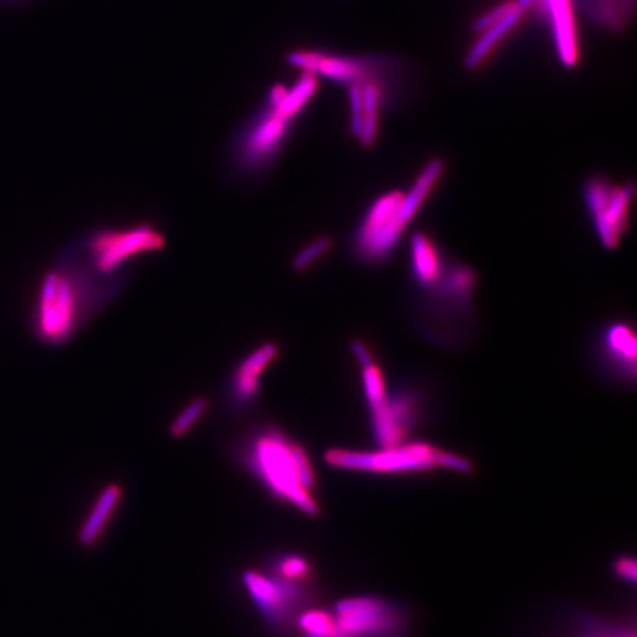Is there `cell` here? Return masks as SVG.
<instances>
[{
    "label": "cell",
    "instance_id": "cell-25",
    "mask_svg": "<svg viewBox=\"0 0 637 637\" xmlns=\"http://www.w3.org/2000/svg\"><path fill=\"white\" fill-rule=\"evenodd\" d=\"M615 571H617V574L621 577V579L635 583L637 577L635 559L629 558V556H624V558L618 559L617 564H615Z\"/></svg>",
    "mask_w": 637,
    "mask_h": 637
},
{
    "label": "cell",
    "instance_id": "cell-17",
    "mask_svg": "<svg viewBox=\"0 0 637 637\" xmlns=\"http://www.w3.org/2000/svg\"><path fill=\"white\" fill-rule=\"evenodd\" d=\"M546 6L552 18L559 58L567 67H573L577 62V40L570 0H546Z\"/></svg>",
    "mask_w": 637,
    "mask_h": 637
},
{
    "label": "cell",
    "instance_id": "cell-5",
    "mask_svg": "<svg viewBox=\"0 0 637 637\" xmlns=\"http://www.w3.org/2000/svg\"><path fill=\"white\" fill-rule=\"evenodd\" d=\"M294 121L270 89L263 107L229 141L226 158L233 172L241 177L269 173L284 151Z\"/></svg>",
    "mask_w": 637,
    "mask_h": 637
},
{
    "label": "cell",
    "instance_id": "cell-4",
    "mask_svg": "<svg viewBox=\"0 0 637 637\" xmlns=\"http://www.w3.org/2000/svg\"><path fill=\"white\" fill-rule=\"evenodd\" d=\"M166 247V235L144 222L123 228H98L67 245L87 269L107 281L129 282L130 266L141 257Z\"/></svg>",
    "mask_w": 637,
    "mask_h": 637
},
{
    "label": "cell",
    "instance_id": "cell-15",
    "mask_svg": "<svg viewBox=\"0 0 637 637\" xmlns=\"http://www.w3.org/2000/svg\"><path fill=\"white\" fill-rule=\"evenodd\" d=\"M123 487L118 483H110L98 493L92 508L87 512L85 521L77 531V542L83 548H95L99 540L107 531L108 525L116 517L121 500H123Z\"/></svg>",
    "mask_w": 637,
    "mask_h": 637
},
{
    "label": "cell",
    "instance_id": "cell-23",
    "mask_svg": "<svg viewBox=\"0 0 637 637\" xmlns=\"http://www.w3.org/2000/svg\"><path fill=\"white\" fill-rule=\"evenodd\" d=\"M517 2H506L502 3V5L496 6L492 11L487 12V14L481 15L478 20H475L474 26H472V30L475 33H483L484 30L492 27L493 24L499 23L500 20L506 17L512 9L515 8Z\"/></svg>",
    "mask_w": 637,
    "mask_h": 637
},
{
    "label": "cell",
    "instance_id": "cell-6",
    "mask_svg": "<svg viewBox=\"0 0 637 637\" xmlns=\"http://www.w3.org/2000/svg\"><path fill=\"white\" fill-rule=\"evenodd\" d=\"M351 351L362 369L363 391L379 449L406 443L407 435L418 422V399L410 391L388 393L382 369L362 341H353Z\"/></svg>",
    "mask_w": 637,
    "mask_h": 637
},
{
    "label": "cell",
    "instance_id": "cell-24",
    "mask_svg": "<svg viewBox=\"0 0 637 637\" xmlns=\"http://www.w3.org/2000/svg\"><path fill=\"white\" fill-rule=\"evenodd\" d=\"M580 637H636L635 633L624 627L607 626V624L587 621Z\"/></svg>",
    "mask_w": 637,
    "mask_h": 637
},
{
    "label": "cell",
    "instance_id": "cell-13",
    "mask_svg": "<svg viewBox=\"0 0 637 637\" xmlns=\"http://www.w3.org/2000/svg\"><path fill=\"white\" fill-rule=\"evenodd\" d=\"M292 67L300 68L303 73L322 76L341 85L363 86L368 83H379L378 68L374 62L366 59L335 57L313 51H292L287 55Z\"/></svg>",
    "mask_w": 637,
    "mask_h": 637
},
{
    "label": "cell",
    "instance_id": "cell-18",
    "mask_svg": "<svg viewBox=\"0 0 637 637\" xmlns=\"http://www.w3.org/2000/svg\"><path fill=\"white\" fill-rule=\"evenodd\" d=\"M525 14L524 9L520 8V5H515V8L506 15L499 23L493 24L489 29L484 30L481 33L480 39L472 46L471 51L468 52L465 58V65L468 70H475L480 67L486 58L492 54L494 46L499 45L502 42L503 37L508 36L512 30L520 23L522 15Z\"/></svg>",
    "mask_w": 637,
    "mask_h": 637
},
{
    "label": "cell",
    "instance_id": "cell-26",
    "mask_svg": "<svg viewBox=\"0 0 637 637\" xmlns=\"http://www.w3.org/2000/svg\"><path fill=\"white\" fill-rule=\"evenodd\" d=\"M533 2L534 0H517L518 5H520V8L524 9V11H527Z\"/></svg>",
    "mask_w": 637,
    "mask_h": 637
},
{
    "label": "cell",
    "instance_id": "cell-10",
    "mask_svg": "<svg viewBox=\"0 0 637 637\" xmlns=\"http://www.w3.org/2000/svg\"><path fill=\"white\" fill-rule=\"evenodd\" d=\"M242 584L267 626L284 630L294 624L307 601L309 584L282 579L272 571L245 570Z\"/></svg>",
    "mask_w": 637,
    "mask_h": 637
},
{
    "label": "cell",
    "instance_id": "cell-8",
    "mask_svg": "<svg viewBox=\"0 0 637 637\" xmlns=\"http://www.w3.org/2000/svg\"><path fill=\"white\" fill-rule=\"evenodd\" d=\"M477 287V275L465 264L447 263L443 275L434 287L428 288L424 310V329L438 343H452L458 337L462 323L472 319V298Z\"/></svg>",
    "mask_w": 637,
    "mask_h": 637
},
{
    "label": "cell",
    "instance_id": "cell-9",
    "mask_svg": "<svg viewBox=\"0 0 637 637\" xmlns=\"http://www.w3.org/2000/svg\"><path fill=\"white\" fill-rule=\"evenodd\" d=\"M335 637H402L407 626L399 605L374 596H354L329 609Z\"/></svg>",
    "mask_w": 637,
    "mask_h": 637
},
{
    "label": "cell",
    "instance_id": "cell-2",
    "mask_svg": "<svg viewBox=\"0 0 637 637\" xmlns=\"http://www.w3.org/2000/svg\"><path fill=\"white\" fill-rule=\"evenodd\" d=\"M239 459L270 496L309 517L320 512L315 469L306 449L284 431L263 427L248 435Z\"/></svg>",
    "mask_w": 637,
    "mask_h": 637
},
{
    "label": "cell",
    "instance_id": "cell-14",
    "mask_svg": "<svg viewBox=\"0 0 637 637\" xmlns=\"http://www.w3.org/2000/svg\"><path fill=\"white\" fill-rule=\"evenodd\" d=\"M601 353L609 368L620 377L635 381L637 341L632 326L615 322L602 331Z\"/></svg>",
    "mask_w": 637,
    "mask_h": 637
},
{
    "label": "cell",
    "instance_id": "cell-20",
    "mask_svg": "<svg viewBox=\"0 0 637 637\" xmlns=\"http://www.w3.org/2000/svg\"><path fill=\"white\" fill-rule=\"evenodd\" d=\"M270 571L276 576L295 581V583L309 584L313 577V568L309 559L297 553H284L276 556L272 561Z\"/></svg>",
    "mask_w": 637,
    "mask_h": 637
},
{
    "label": "cell",
    "instance_id": "cell-21",
    "mask_svg": "<svg viewBox=\"0 0 637 637\" xmlns=\"http://www.w3.org/2000/svg\"><path fill=\"white\" fill-rule=\"evenodd\" d=\"M208 410H210V400L204 396L195 397L174 416L169 428L170 435L173 438L186 437L207 415Z\"/></svg>",
    "mask_w": 637,
    "mask_h": 637
},
{
    "label": "cell",
    "instance_id": "cell-19",
    "mask_svg": "<svg viewBox=\"0 0 637 637\" xmlns=\"http://www.w3.org/2000/svg\"><path fill=\"white\" fill-rule=\"evenodd\" d=\"M384 87L379 83H368L362 86L363 117L362 129H360L357 141L365 148L375 145L379 133V114L384 102Z\"/></svg>",
    "mask_w": 637,
    "mask_h": 637
},
{
    "label": "cell",
    "instance_id": "cell-22",
    "mask_svg": "<svg viewBox=\"0 0 637 637\" xmlns=\"http://www.w3.org/2000/svg\"><path fill=\"white\" fill-rule=\"evenodd\" d=\"M332 247H334V241L329 236L323 235L312 239L292 257L291 269L298 273L304 272L323 259L332 250Z\"/></svg>",
    "mask_w": 637,
    "mask_h": 637
},
{
    "label": "cell",
    "instance_id": "cell-3",
    "mask_svg": "<svg viewBox=\"0 0 637 637\" xmlns=\"http://www.w3.org/2000/svg\"><path fill=\"white\" fill-rule=\"evenodd\" d=\"M444 174L443 161L434 158L425 164L407 192L391 191L381 195L368 208L354 232L353 250L357 259L378 263L387 259L399 244Z\"/></svg>",
    "mask_w": 637,
    "mask_h": 637
},
{
    "label": "cell",
    "instance_id": "cell-12",
    "mask_svg": "<svg viewBox=\"0 0 637 637\" xmlns=\"http://www.w3.org/2000/svg\"><path fill=\"white\" fill-rule=\"evenodd\" d=\"M281 348L266 341L245 354L229 374L226 381V402L235 410H247L260 399L261 379L267 369L278 360Z\"/></svg>",
    "mask_w": 637,
    "mask_h": 637
},
{
    "label": "cell",
    "instance_id": "cell-7",
    "mask_svg": "<svg viewBox=\"0 0 637 637\" xmlns=\"http://www.w3.org/2000/svg\"><path fill=\"white\" fill-rule=\"evenodd\" d=\"M325 462L332 468L374 474L425 472L434 469H450L465 474L472 471V465L466 459L427 443H403L399 446L384 447L377 452L329 449L325 453Z\"/></svg>",
    "mask_w": 637,
    "mask_h": 637
},
{
    "label": "cell",
    "instance_id": "cell-1",
    "mask_svg": "<svg viewBox=\"0 0 637 637\" xmlns=\"http://www.w3.org/2000/svg\"><path fill=\"white\" fill-rule=\"evenodd\" d=\"M126 285L99 278L65 247L37 285L30 316L34 337L48 346H64Z\"/></svg>",
    "mask_w": 637,
    "mask_h": 637
},
{
    "label": "cell",
    "instance_id": "cell-16",
    "mask_svg": "<svg viewBox=\"0 0 637 637\" xmlns=\"http://www.w3.org/2000/svg\"><path fill=\"white\" fill-rule=\"evenodd\" d=\"M447 261L433 238L424 232L415 233L410 239V269L416 285L422 290L434 287L443 275Z\"/></svg>",
    "mask_w": 637,
    "mask_h": 637
},
{
    "label": "cell",
    "instance_id": "cell-11",
    "mask_svg": "<svg viewBox=\"0 0 637 637\" xmlns=\"http://www.w3.org/2000/svg\"><path fill=\"white\" fill-rule=\"evenodd\" d=\"M635 200L632 183H614L605 177H592L584 186L587 205L599 241L607 250H615L630 225Z\"/></svg>",
    "mask_w": 637,
    "mask_h": 637
}]
</instances>
